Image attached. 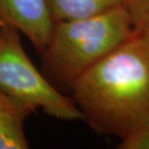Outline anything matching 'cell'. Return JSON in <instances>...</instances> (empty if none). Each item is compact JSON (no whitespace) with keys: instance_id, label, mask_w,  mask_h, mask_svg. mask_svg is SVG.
<instances>
[{"instance_id":"3","label":"cell","mask_w":149,"mask_h":149,"mask_svg":"<svg viewBox=\"0 0 149 149\" xmlns=\"http://www.w3.org/2000/svg\"><path fill=\"white\" fill-rule=\"evenodd\" d=\"M20 35L13 26H0V91L32 112L41 109L58 120L83 122L73 97L58 90L30 60Z\"/></svg>"},{"instance_id":"8","label":"cell","mask_w":149,"mask_h":149,"mask_svg":"<svg viewBox=\"0 0 149 149\" xmlns=\"http://www.w3.org/2000/svg\"><path fill=\"white\" fill-rule=\"evenodd\" d=\"M119 149H149V122L141 130L123 139L118 144Z\"/></svg>"},{"instance_id":"2","label":"cell","mask_w":149,"mask_h":149,"mask_svg":"<svg viewBox=\"0 0 149 149\" xmlns=\"http://www.w3.org/2000/svg\"><path fill=\"white\" fill-rule=\"evenodd\" d=\"M135 30L124 5L95 16L53 22L40 53L42 72L58 90L72 92L76 81Z\"/></svg>"},{"instance_id":"1","label":"cell","mask_w":149,"mask_h":149,"mask_svg":"<svg viewBox=\"0 0 149 149\" xmlns=\"http://www.w3.org/2000/svg\"><path fill=\"white\" fill-rule=\"evenodd\" d=\"M73 99L94 132L121 141L149 122V28H136L73 86Z\"/></svg>"},{"instance_id":"4","label":"cell","mask_w":149,"mask_h":149,"mask_svg":"<svg viewBox=\"0 0 149 149\" xmlns=\"http://www.w3.org/2000/svg\"><path fill=\"white\" fill-rule=\"evenodd\" d=\"M5 25L17 28L40 54L53 25L47 1L0 0V26Z\"/></svg>"},{"instance_id":"5","label":"cell","mask_w":149,"mask_h":149,"mask_svg":"<svg viewBox=\"0 0 149 149\" xmlns=\"http://www.w3.org/2000/svg\"><path fill=\"white\" fill-rule=\"evenodd\" d=\"M32 113L0 91V149L29 147L24 124Z\"/></svg>"},{"instance_id":"6","label":"cell","mask_w":149,"mask_h":149,"mask_svg":"<svg viewBox=\"0 0 149 149\" xmlns=\"http://www.w3.org/2000/svg\"><path fill=\"white\" fill-rule=\"evenodd\" d=\"M53 22L82 19L123 5L124 0H47Z\"/></svg>"},{"instance_id":"7","label":"cell","mask_w":149,"mask_h":149,"mask_svg":"<svg viewBox=\"0 0 149 149\" xmlns=\"http://www.w3.org/2000/svg\"><path fill=\"white\" fill-rule=\"evenodd\" d=\"M123 5L136 28H149V0H124Z\"/></svg>"}]
</instances>
